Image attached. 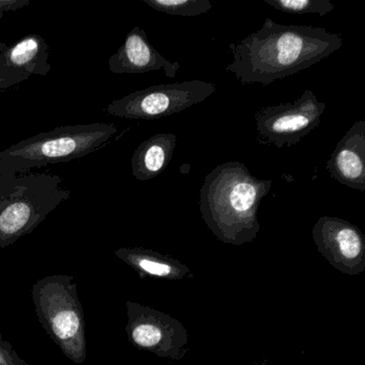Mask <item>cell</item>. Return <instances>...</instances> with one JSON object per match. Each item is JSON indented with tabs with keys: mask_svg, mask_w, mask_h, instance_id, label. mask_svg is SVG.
<instances>
[{
	"mask_svg": "<svg viewBox=\"0 0 365 365\" xmlns=\"http://www.w3.org/2000/svg\"><path fill=\"white\" fill-rule=\"evenodd\" d=\"M341 46V35L322 27L281 25L266 19L257 31L228 46L234 59L226 71L241 85L269 86L309 69Z\"/></svg>",
	"mask_w": 365,
	"mask_h": 365,
	"instance_id": "6da1fadb",
	"label": "cell"
},
{
	"mask_svg": "<svg viewBox=\"0 0 365 365\" xmlns=\"http://www.w3.org/2000/svg\"><path fill=\"white\" fill-rule=\"evenodd\" d=\"M270 179H258L241 162L219 164L211 170L200 192L202 221L225 245L253 242L260 230L257 212L272 187Z\"/></svg>",
	"mask_w": 365,
	"mask_h": 365,
	"instance_id": "7a4b0ae2",
	"label": "cell"
},
{
	"mask_svg": "<svg viewBox=\"0 0 365 365\" xmlns=\"http://www.w3.org/2000/svg\"><path fill=\"white\" fill-rule=\"evenodd\" d=\"M71 194L58 175L0 174V251L31 234Z\"/></svg>",
	"mask_w": 365,
	"mask_h": 365,
	"instance_id": "3957f363",
	"label": "cell"
},
{
	"mask_svg": "<svg viewBox=\"0 0 365 365\" xmlns=\"http://www.w3.org/2000/svg\"><path fill=\"white\" fill-rule=\"evenodd\" d=\"M117 133L116 125L106 123L55 128L0 150V174H26L80 159L103 148Z\"/></svg>",
	"mask_w": 365,
	"mask_h": 365,
	"instance_id": "277c9868",
	"label": "cell"
},
{
	"mask_svg": "<svg viewBox=\"0 0 365 365\" xmlns=\"http://www.w3.org/2000/svg\"><path fill=\"white\" fill-rule=\"evenodd\" d=\"M36 314L44 331L76 364L87 358L86 322L78 285L71 275L42 277L33 286Z\"/></svg>",
	"mask_w": 365,
	"mask_h": 365,
	"instance_id": "5b68a950",
	"label": "cell"
},
{
	"mask_svg": "<svg viewBox=\"0 0 365 365\" xmlns=\"http://www.w3.org/2000/svg\"><path fill=\"white\" fill-rule=\"evenodd\" d=\"M217 89L213 83L200 80L155 85L115 100L106 113L131 120H159L202 103Z\"/></svg>",
	"mask_w": 365,
	"mask_h": 365,
	"instance_id": "8992f818",
	"label": "cell"
},
{
	"mask_svg": "<svg viewBox=\"0 0 365 365\" xmlns=\"http://www.w3.org/2000/svg\"><path fill=\"white\" fill-rule=\"evenodd\" d=\"M326 108L312 91L290 103L264 106L254 116L256 140L277 148L296 146L320 125Z\"/></svg>",
	"mask_w": 365,
	"mask_h": 365,
	"instance_id": "52a82bcc",
	"label": "cell"
},
{
	"mask_svg": "<svg viewBox=\"0 0 365 365\" xmlns=\"http://www.w3.org/2000/svg\"><path fill=\"white\" fill-rule=\"evenodd\" d=\"M128 324L125 327L130 343L143 351L160 358L179 361L187 354L189 334L176 318L148 305L127 301Z\"/></svg>",
	"mask_w": 365,
	"mask_h": 365,
	"instance_id": "ba28073f",
	"label": "cell"
},
{
	"mask_svg": "<svg viewBox=\"0 0 365 365\" xmlns=\"http://www.w3.org/2000/svg\"><path fill=\"white\" fill-rule=\"evenodd\" d=\"M312 237L317 251L335 270L346 275L365 270V237L358 226L324 215L313 226Z\"/></svg>",
	"mask_w": 365,
	"mask_h": 365,
	"instance_id": "9c48e42d",
	"label": "cell"
},
{
	"mask_svg": "<svg viewBox=\"0 0 365 365\" xmlns=\"http://www.w3.org/2000/svg\"><path fill=\"white\" fill-rule=\"evenodd\" d=\"M110 71L115 74H142L163 70L166 78H174L181 66L170 61L147 39L146 31L134 27L123 46L108 61Z\"/></svg>",
	"mask_w": 365,
	"mask_h": 365,
	"instance_id": "30bf717a",
	"label": "cell"
},
{
	"mask_svg": "<svg viewBox=\"0 0 365 365\" xmlns=\"http://www.w3.org/2000/svg\"><path fill=\"white\" fill-rule=\"evenodd\" d=\"M326 168L330 176L350 189L365 191V120L360 119L337 143Z\"/></svg>",
	"mask_w": 365,
	"mask_h": 365,
	"instance_id": "8fae6325",
	"label": "cell"
},
{
	"mask_svg": "<svg viewBox=\"0 0 365 365\" xmlns=\"http://www.w3.org/2000/svg\"><path fill=\"white\" fill-rule=\"evenodd\" d=\"M115 256L142 277L180 281L194 277L191 269L176 258L144 247H120Z\"/></svg>",
	"mask_w": 365,
	"mask_h": 365,
	"instance_id": "7c38bea8",
	"label": "cell"
},
{
	"mask_svg": "<svg viewBox=\"0 0 365 365\" xmlns=\"http://www.w3.org/2000/svg\"><path fill=\"white\" fill-rule=\"evenodd\" d=\"M50 48L39 35H27L0 53V63L27 76H48L52 70L48 63Z\"/></svg>",
	"mask_w": 365,
	"mask_h": 365,
	"instance_id": "4fadbf2b",
	"label": "cell"
},
{
	"mask_svg": "<svg viewBox=\"0 0 365 365\" xmlns=\"http://www.w3.org/2000/svg\"><path fill=\"white\" fill-rule=\"evenodd\" d=\"M177 146V136L159 133L138 145L132 155V175L140 181H148L168 168Z\"/></svg>",
	"mask_w": 365,
	"mask_h": 365,
	"instance_id": "5bb4252c",
	"label": "cell"
},
{
	"mask_svg": "<svg viewBox=\"0 0 365 365\" xmlns=\"http://www.w3.org/2000/svg\"><path fill=\"white\" fill-rule=\"evenodd\" d=\"M143 3L155 11L170 16L196 18L212 9L209 0H142Z\"/></svg>",
	"mask_w": 365,
	"mask_h": 365,
	"instance_id": "9a60e30c",
	"label": "cell"
},
{
	"mask_svg": "<svg viewBox=\"0 0 365 365\" xmlns=\"http://www.w3.org/2000/svg\"><path fill=\"white\" fill-rule=\"evenodd\" d=\"M277 11L288 14H318L324 16L334 10L330 0H264Z\"/></svg>",
	"mask_w": 365,
	"mask_h": 365,
	"instance_id": "2e32d148",
	"label": "cell"
},
{
	"mask_svg": "<svg viewBox=\"0 0 365 365\" xmlns=\"http://www.w3.org/2000/svg\"><path fill=\"white\" fill-rule=\"evenodd\" d=\"M7 44L0 43V53L7 48ZM31 76L23 72L16 71V70L9 69L0 63V93L7 91V89L16 87V85L29 80Z\"/></svg>",
	"mask_w": 365,
	"mask_h": 365,
	"instance_id": "e0dca14e",
	"label": "cell"
},
{
	"mask_svg": "<svg viewBox=\"0 0 365 365\" xmlns=\"http://www.w3.org/2000/svg\"><path fill=\"white\" fill-rule=\"evenodd\" d=\"M0 365H27L18 352L0 334Z\"/></svg>",
	"mask_w": 365,
	"mask_h": 365,
	"instance_id": "ac0fdd59",
	"label": "cell"
},
{
	"mask_svg": "<svg viewBox=\"0 0 365 365\" xmlns=\"http://www.w3.org/2000/svg\"><path fill=\"white\" fill-rule=\"evenodd\" d=\"M31 4L29 0H0V20L7 12L19 11Z\"/></svg>",
	"mask_w": 365,
	"mask_h": 365,
	"instance_id": "d6986e66",
	"label": "cell"
}]
</instances>
